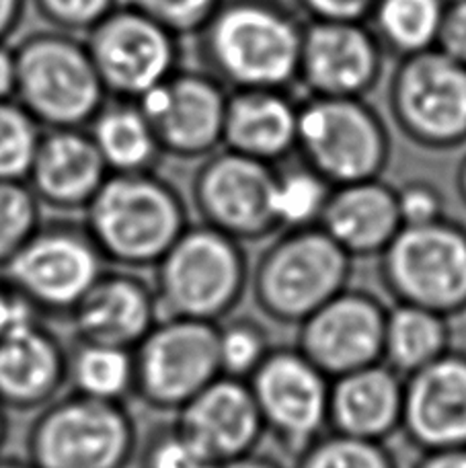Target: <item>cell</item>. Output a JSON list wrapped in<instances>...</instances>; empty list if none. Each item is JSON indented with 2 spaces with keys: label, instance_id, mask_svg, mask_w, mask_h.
I'll return each instance as SVG.
<instances>
[{
  "label": "cell",
  "instance_id": "6da1fadb",
  "mask_svg": "<svg viewBox=\"0 0 466 468\" xmlns=\"http://www.w3.org/2000/svg\"><path fill=\"white\" fill-rule=\"evenodd\" d=\"M304 25L281 0H222L197 33L204 70L228 90L298 85Z\"/></svg>",
  "mask_w": 466,
  "mask_h": 468
},
{
  "label": "cell",
  "instance_id": "7a4b0ae2",
  "mask_svg": "<svg viewBox=\"0 0 466 468\" xmlns=\"http://www.w3.org/2000/svg\"><path fill=\"white\" fill-rule=\"evenodd\" d=\"M82 224L105 263L146 270L164 257L189 227L177 187L148 173H111L82 212Z\"/></svg>",
  "mask_w": 466,
  "mask_h": 468
},
{
  "label": "cell",
  "instance_id": "3957f363",
  "mask_svg": "<svg viewBox=\"0 0 466 468\" xmlns=\"http://www.w3.org/2000/svg\"><path fill=\"white\" fill-rule=\"evenodd\" d=\"M154 296L161 319L220 324L249 286L243 242L207 224H189L154 267Z\"/></svg>",
  "mask_w": 466,
  "mask_h": 468
},
{
  "label": "cell",
  "instance_id": "277c9868",
  "mask_svg": "<svg viewBox=\"0 0 466 468\" xmlns=\"http://www.w3.org/2000/svg\"><path fill=\"white\" fill-rule=\"evenodd\" d=\"M140 428L123 400L66 392L39 409L25 433V461L33 468H130Z\"/></svg>",
  "mask_w": 466,
  "mask_h": 468
},
{
  "label": "cell",
  "instance_id": "5b68a950",
  "mask_svg": "<svg viewBox=\"0 0 466 468\" xmlns=\"http://www.w3.org/2000/svg\"><path fill=\"white\" fill-rule=\"evenodd\" d=\"M13 52L15 101L41 128H89L110 99L79 36L58 29L33 31Z\"/></svg>",
  "mask_w": 466,
  "mask_h": 468
},
{
  "label": "cell",
  "instance_id": "8992f818",
  "mask_svg": "<svg viewBox=\"0 0 466 468\" xmlns=\"http://www.w3.org/2000/svg\"><path fill=\"white\" fill-rule=\"evenodd\" d=\"M354 259L321 227L284 230L263 250L249 283L270 321L301 324L349 286Z\"/></svg>",
  "mask_w": 466,
  "mask_h": 468
},
{
  "label": "cell",
  "instance_id": "52a82bcc",
  "mask_svg": "<svg viewBox=\"0 0 466 468\" xmlns=\"http://www.w3.org/2000/svg\"><path fill=\"white\" fill-rule=\"evenodd\" d=\"M390 150L387 123L364 99L306 97L301 101L296 154L333 187L380 179Z\"/></svg>",
  "mask_w": 466,
  "mask_h": 468
},
{
  "label": "cell",
  "instance_id": "ba28073f",
  "mask_svg": "<svg viewBox=\"0 0 466 468\" xmlns=\"http://www.w3.org/2000/svg\"><path fill=\"white\" fill-rule=\"evenodd\" d=\"M378 259L380 280L397 304L446 319L466 311V229L459 222L403 227Z\"/></svg>",
  "mask_w": 466,
  "mask_h": 468
},
{
  "label": "cell",
  "instance_id": "9c48e42d",
  "mask_svg": "<svg viewBox=\"0 0 466 468\" xmlns=\"http://www.w3.org/2000/svg\"><path fill=\"white\" fill-rule=\"evenodd\" d=\"M105 270L85 224L44 222L0 273L21 303L41 319H64Z\"/></svg>",
  "mask_w": 466,
  "mask_h": 468
},
{
  "label": "cell",
  "instance_id": "30bf717a",
  "mask_svg": "<svg viewBox=\"0 0 466 468\" xmlns=\"http://www.w3.org/2000/svg\"><path fill=\"white\" fill-rule=\"evenodd\" d=\"M132 354V397L158 413L177 415L222 376L218 324L214 323L158 319Z\"/></svg>",
  "mask_w": 466,
  "mask_h": 468
},
{
  "label": "cell",
  "instance_id": "8fae6325",
  "mask_svg": "<svg viewBox=\"0 0 466 468\" xmlns=\"http://www.w3.org/2000/svg\"><path fill=\"white\" fill-rule=\"evenodd\" d=\"M390 117L407 140L426 150L466 144V66L428 52L401 58L388 82Z\"/></svg>",
  "mask_w": 466,
  "mask_h": 468
},
{
  "label": "cell",
  "instance_id": "7c38bea8",
  "mask_svg": "<svg viewBox=\"0 0 466 468\" xmlns=\"http://www.w3.org/2000/svg\"><path fill=\"white\" fill-rule=\"evenodd\" d=\"M179 41L153 19L122 5L85 33L107 95L123 101H138L181 69Z\"/></svg>",
  "mask_w": 466,
  "mask_h": 468
},
{
  "label": "cell",
  "instance_id": "4fadbf2b",
  "mask_svg": "<svg viewBox=\"0 0 466 468\" xmlns=\"http://www.w3.org/2000/svg\"><path fill=\"white\" fill-rule=\"evenodd\" d=\"M265 433L294 461L329 425L331 380L296 347H273L247 378Z\"/></svg>",
  "mask_w": 466,
  "mask_h": 468
},
{
  "label": "cell",
  "instance_id": "5bb4252c",
  "mask_svg": "<svg viewBox=\"0 0 466 468\" xmlns=\"http://www.w3.org/2000/svg\"><path fill=\"white\" fill-rule=\"evenodd\" d=\"M276 166L255 158L216 150L206 156L191 181V204L204 224L238 242L263 240L276 234L271 207Z\"/></svg>",
  "mask_w": 466,
  "mask_h": 468
},
{
  "label": "cell",
  "instance_id": "9a60e30c",
  "mask_svg": "<svg viewBox=\"0 0 466 468\" xmlns=\"http://www.w3.org/2000/svg\"><path fill=\"white\" fill-rule=\"evenodd\" d=\"M228 89L204 69H179L138 99L163 154L181 161L222 148Z\"/></svg>",
  "mask_w": 466,
  "mask_h": 468
},
{
  "label": "cell",
  "instance_id": "2e32d148",
  "mask_svg": "<svg viewBox=\"0 0 466 468\" xmlns=\"http://www.w3.org/2000/svg\"><path fill=\"white\" fill-rule=\"evenodd\" d=\"M388 308L368 290L345 288L298 324L296 349L329 380L382 362Z\"/></svg>",
  "mask_w": 466,
  "mask_h": 468
},
{
  "label": "cell",
  "instance_id": "e0dca14e",
  "mask_svg": "<svg viewBox=\"0 0 466 468\" xmlns=\"http://www.w3.org/2000/svg\"><path fill=\"white\" fill-rule=\"evenodd\" d=\"M385 56L368 23L306 21L298 85L309 97L365 99L378 87Z\"/></svg>",
  "mask_w": 466,
  "mask_h": 468
},
{
  "label": "cell",
  "instance_id": "ac0fdd59",
  "mask_svg": "<svg viewBox=\"0 0 466 468\" xmlns=\"http://www.w3.org/2000/svg\"><path fill=\"white\" fill-rule=\"evenodd\" d=\"M69 388V344L36 313H23L0 335V403L39 411Z\"/></svg>",
  "mask_w": 466,
  "mask_h": 468
},
{
  "label": "cell",
  "instance_id": "d6986e66",
  "mask_svg": "<svg viewBox=\"0 0 466 468\" xmlns=\"http://www.w3.org/2000/svg\"><path fill=\"white\" fill-rule=\"evenodd\" d=\"M401 431L421 452L466 448V354L448 349L405 376Z\"/></svg>",
  "mask_w": 466,
  "mask_h": 468
},
{
  "label": "cell",
  "instance_id": "ffe728a7",
  "mask_svg": "<svg viewBox=\"0 0 466 468\" xmlns=\"http://www.w3.org/2000/svg\"><path fill=\"white\" fill-rule=\"evenodd\" d=\"M158 319L153 282L122 267H105L66 316L72 339L123 349H134Z\"/></svg>",
  "mask_w": 466,
  "mask_h": 468
},
{
  "label": "cell",
  "instance_id": "44dd1931",
  "mask_svg": "<svg viewBox=\"0 0 466 468\" xmlns=\"http://www.w3.org/2000/svg\"><path fill=\"white\" fill-rule=\"evenodd\" d=\"M175 423L212 458L228 463L255 452L265 428L247 380L220 376L175 415Z\"/></svg>",
  "mask_w": 466,
  "mask_h": 468
},
{
  "label": "cell",
  "instance_id": "7402d4cb",
  "mask_svg": "<svg viewBox=\"0 0 466 468\" xmlns=\"http://www.w3.org/2000/svg\"><path fill=\"white\" fill-rule=\"evenodd\" d=\"M110 175L87 128H60L41 133L27 183L44 207L85 212Z\"/></svg>",
  "mask_w": 466,
  "mask_h": 468
},
{
  "label": "cell",
  "instance_id": "603a6c76",
  "mask_svg": "<svg viewBox=\"0 0 466 468\" xmlns=\"http://www.w3.org/2000/svg\"><path fill=\"white\" fill-rule=\"evenodd\" d=\"M301 101L286 89L228 90L222 148L276 166L296 153Z\"/></svg>",
  "mask_w": 466,
  "mask_h": 468
},
{
  "label": "cell",
  "instance_id": "cb8c5ba5",
  "mask_svg": "<svg viewBox=\"0 0 466 468\" xmlns=\"http://www.w3.org/2000/svg\"><path fill=\"white\" fill-rule=\"evenodd\" d=\"M405 378L385 362L331 380L329 425L335 433L385 441L401 430Z\"/></svg>",
  "mask_w": 466,
  "mask_h": 468
},
{
  "label": "cell",
  "instance_id": "d4e9b609",
  "mask_svg": "<svg viewBox=\"0 0 466 468\" xmlns=\"http://www.w3.org/2000/svg\"><path fill=\"white\" fill-rule=\"evenodd\" d=\"M319 227L352 259L378 257L403 229L395 187L382 179L333 187Z\"/></svg>",
  "mask_w": 466,
  "mask_h": 468
},
{
  "label": "cell",
  "instance_id": "484cf974",
  "mask_svg": "<svg viewBox=\"0 0 466 468\" xmlns=\"http://www.w3.org/2000/svg\"><path fill=\"white\" fill-rule=\"evenodd\" d=\"M89 133L110 173H148L161 163L163 150L136 101L113 99L89 123Z\"/></svg>",
  "mask_w": 466,
  "mask_h": 468
},
{
  "label": "cell",
  "instance_id": "4316f807",
  "mask_svg": "<svg viewBox=\"0 0 466 468\" xmlns=\"http://www.w3.org/2000/svg\"><path fill=\"white\" fill-rule=\"evenodd\" d=\"M448 349H452V331L446 316L407 304L388 308L382 362L403 378L436 362Z\"/></svg>",
  "mask_w": 466,
  "mask_h": 468
},
{
  "label": "cell",
  "instance_id": "83f0119b",
  "mask_svg": "<svg viewBox=\"0 0 466 468\" xmlns=\"http://www.w3.org/2000/svg\"><path fill=\"white\" fill-rule=\"evenodd\" d=\"M448 0H376L368 25L385 52L401 58L436 48Z\"/></svg>",
  "mask_w": 466,
  "mask_h": 468
},
{
  "label": "cell",
  "instance_id": "f1b7e54d",
  "mask_svg": "<svg viewBox=\"0 0 466 468\" xmlns=\"http://www.w3.org/2000/svg\"><path fill=\"white\" fill-rule=\"evenodd\" d=\"M69 388L85 397L126 403L134 388V354L132 349L72 339Z\"/></svg>",
  "mask_w": 466,
  "mask_h": 468
},
{
  "label": "cell",
  "instance_id": "f546056e",
  "mask_svg": "<svg viewBox=\"0 0 466 468\" xmlns=\"http://www.w3.org/2000/svg\"><path fill=\"white\" fill-rule=\"evenodd\" d=\"M333 186L302 161L276 166L271 207L280 230H298L319 227L324 206L329 202Z\"/></svg>",
  "mask_w": 466,
  "mask_h": 468
},
{
  "label": "cell",
  "instance_id": "4dcf8cb0",
  "mask_svg": "<svg viewBox=\"0 0 466 468\" xmlns=\"http://www.w3.org/2000/svg\"><path fill=\"white\" fill-rule=\"evenodd\" d=\"M41 207L27 181H0V270L44 224Z\"/></svg>",
  "mask_w": 466,
  "mask_h": 468
},
{
  "label": "cell",
  "instance_id": "1f68e13d",
  "mask_svg": "<svg viewBox=\"0 0 466 468\" xmlns=\"http://www.w3.org/2000/svg\"><path fill=\"white\" fill-rule=\"evenodd\" d=\"M296 468H398L387 444L331 431L296 458Z\"/></svg>",
  "mask_w": 466,
  "mask_h": 468
},
{
  "label": "cell",
  "instance_id": "d6a6232c",
  "mask_svg": "<svg viewBox=\"0 0 466 468\" xmlns=\"http://www.w3.org/2000/svg\"><path fill=\"white\" fill-rule=\"evenodd\" d=\"M44 128L11 99L0 101V181H27Z\"/></svg>",
  "mask_w": 466,
  "mask_h": 468
},
{
  "label": "cell",
  "instance_id": "836d02e7",
  "mask_svg": "<svg viewBox=\"0 0 466 468\" xmlns=\"http://www.w3.org/2000/svg\"><path fill=\"white\" fill-rule=\"evenodd\" d=\"M218 349L222 376L247 380L273 347L261 323L238 316L218 324Z\"/></svg>",
  "mask_w": 466,
  "mask_h": 468
},
{
  "label": "cell",
  "instance_id": "e575fe53",
  "mask_svg": "<svg viewBox=\"0 0 466 468\" xmlns=\"http://www.w3.org/2000/svg\"><path fill=\"white\" fill-rule=\"evenodd\" d=\"M140 468H218L175 420L161 423L140 438Z\"/></svg>",
  "mask_w": 466,
  "mask_h": 468
},
{
  "label": "cell",
  "instance_id": "d590c367",
  "mask_svg": "<svg viewBox=\"0 0 466 468\" xmlns=\"http://www.w3.org/2000/svg\"><path fill=\"white\" fill-rule=\"evenodd\" d=\"M220 3L222 0H118V5L148 16L177 37L197 36Z\"/></svg>",
  "mask_w": 466,
  "mask_h": 468
},
{
  "label": "cell",
  "instance_id": "8d00e7d4",
  "mask_svg": "<svg viewBox=\"0 0 466 468\" xmlns=\"http://www.w3.org/2000/svg\"><path fill=\"white\" fill-rule=\"evenodd\" d=\"M29 3L36 6L37 15L49 27L72 36L90 31L118 6V0H29Z\"/></svg>",
  "mask_w": 466,
  "mask_h": 468
},
{
  "label": "cell",
  "instance_id": "74e56055",
  "mask_svg": "<svg viewBox=\"0 0 466 468\" xmlns=\"http://www.w3.org/2000/svg\"><path fill=\"white\" fill-rule=\"evenodd\" d=\"M397 207L403 227H423L446 218L442 191L426 179H409L395 187Z\"/></svg>",
  "mask_w": 466,
  "mask_h": 468
},
{
  "label": "cell",
  "instance_id": "f35d334b",
  "mask_svg": "<svg viewBox=\"0 0 466 468\" xmlns=\"http://www.w3.org/2000/svg\"><path fill=\"white\" fill-rule=\"evenodd\" d=\"M306 21L368 23L376 0H294Z\"/></svg>",
  "mask_w": 466,
  "mask_h": 468
},
{
  "label": "cell",
  "instance_id": "ab89813d",
  "mask_svg": "<svg viewBox=\"0 0 466 468\" xmlns=\"http://www.w3.org/2000/svg\"><path fill=\"white\" fill-rule=\"evenodd\" d=\"M436 49L466 66V0H448Z\"/></svg>",
  "mask_w": 466,
  "mask_h": 468
},
{
  "label": "cell",
  "instance_id": "60d3db41",
  "mask_svg": "<svg viewBox=\"0 0 466 468\" xmlns=\"http://www.w3.org/2000/svg\"><path fill=\"white\" fill-rule=\"evenodd\" d=\"M27 3L29 0H0V44H6L19 29Z\"/></svg>",
  "mask_w": 466,
  "mask_h": 468
},
{
  "label": "cell",
  "instance_id": "b9f144b4",
  "mask_svg": "<svg viewBox=\"0 0 466 468\" xmlns=\"http://www.w3.org/2000/svg\"><path fill=\"white\" fill-rule=\"evenodd\" d=\"M27 311L29 308L25 306L19 298H16L11 286H8L6 280L3 278V273H0V335L6 331L8 324L19 319V316Z\"/></svg>",
  "mask_w": 466,
  "mask_h": 468
},
{
  "label": "cell",
  "instance_id": "7bdbcfd3",
  "mask_svg": "<svg viewBox=\"0 0 466 468\" xmlns=\"http://www.w3.org/2000/svg\"><path fill=\"white\" fill-rule=\"evenodd\" d=\"M415 468H466V448L423 452Z\"/></svg>",
  "mask_w": 466,
  "mask_h": 468
},
{
  "label": "cell",
  "instance_id": "ee69618b",
  "mask_svg": "<svg viewBox=\"0 0 466 468\" xmlns=\"http://www.w3.org/2000/svg\"><path fill=\"white\" fill-rule=\"evenodd\" d=\"M15 52L5 44H0V101H11L15 99Z\"/></svg>",
  "mask_w": 466,
  "mask_h": 468
},
{
  "label": "cell",
  "instance_id": "f6af8a7d",
  "mask_svg": "<svg viewBox=\"0 0 466 468\" xmlns=\"http://www.w3.org/2000/svg\"><path fill=\"white\" fill-rule=\"evenodd\" d=\"M218 468H284V466H281L276 458L251 452V454L235 458V461L222 463V464H218Z\"/></svg>",
  "mask_w": 466,
  "mask_h": 468
},
{
  "label": "cell",
  "instance_id": "bcb514c9",
  "mask_svg": "<svg viewBox=\"0 0 466 468\" xmlns=\"http://www.w3.org/2000/svg\"><path fill=\"white\" fill-rule=\"evenodd\" d=\"M456 191H459V197L466 206V156L461 161L459 171H456Z\"/></svg>",
  "mask_w": 466,
  "mask_h": 468
},
{
  "label": "cell",
  "instance_id": "7dc6e473",
  "mask_svg": "<svg viewBox=\"0 0 466 468\" xmlns=\"http://www.w3.org/2000/svg\"><path fill=\"white\" fill-rule=\"evenodd\" d=\"M8 428H11V423H8V411L3 407V403H0V456H3V450L6 446Z\"/></svg>",
  "mask_w": 466,
  "mask_h": 468
},
{
  "label": "cell",
  "instance_id": "c3c4849f",
  "mask_svg": "<svg viewBox=\"0 0 466 468\" xmlns=\"http://www.w3.org/2000/svg\"><path fill=\"white\" fill-rule=\"evenodd\" d=\"M0 468H33L25 458L15 456H0Z\"/></svg>",
  "mask_w": 466,
  "mask_h": 468
}]
</instances>
